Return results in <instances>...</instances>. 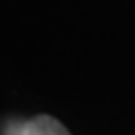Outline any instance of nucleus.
<instances>
[{
  "instance_id": "obj_1",
  "label": "nucleus",
  "mask_w": 135,
  "mask_h": 135,
  "mask_svg": "<svg viewBox=\"0 0 135 135\" xmlns=\"http://www.w3.org/2000/svg\"><path fill=\"white\" fill-rule=\"evenodd\" d=\"M23 135H70L59 119L50 115H38L23 126Z\"/></svg>"
}]
</instances>
